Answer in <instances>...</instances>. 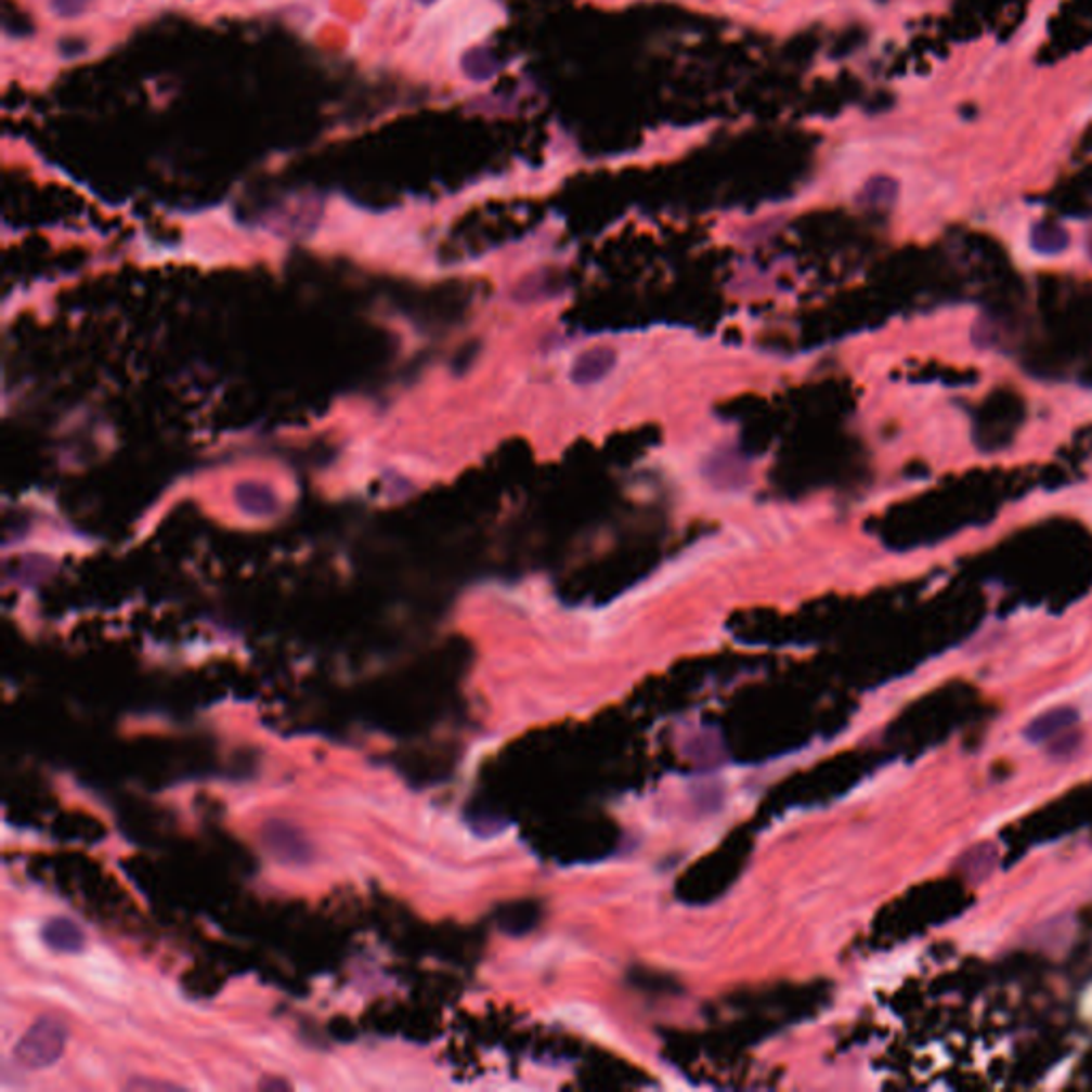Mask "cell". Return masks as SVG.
<instances>
[{
    "label": "cell",
    "instance_id": "obj_1",
    "mask_svg": "<svg viewBox=\"0 0 1092 1092\" xmlns=\"http://www.w3.org/2000/svg\"><path fill=\"white\" fill-rule=\"evenodd\" d=\"M68 1030L65 1023L43 1016L28 1026L13 1048V1058L26 1069H46L58 1063L67 1048Z\"/></svg>",
    "mask_w": 1092,
    "mask_h": 1092
},
{
    "label": "cell",
    "instance_id": "obj_2",
    "mask_svg": "<svg viewBox=\"0 0 1092 1092\" xmlns=\"http://www.w3.org/2000/svg\"><path fill=\"white\" fill-rule=\"evenodd\" d=\"M261 841L275 860L284 864H308L314 858L310 838L284 819H270L261 828Z\"/></svg>",
    "mask_w": 1092,
    "mask_h": 1092
},
{
    "label": "cell",
    "instance_id": "obj_3",
    "mask_svg": "<svg viewBox=\"0 0 1092 1092\" xmlns=\"http://www.w3.org/2000/svg\"><path fill=\"white\" fill-rule=\"evenodd\" d=\"M1078 722H1080L1078 708L1069 706V704H1061V706L1048 708L1041 715L1032 717L1024 726V739L1032 745L1052 743V741L1061 739L1063 734L1071 732L1078 726Z\"/></svg>",
    "mask_w": 1092,
    "mask_h": 1092
},
{
    "label": "cell",
    "instance_id": "obj_4",
    "mask_svg": "<svg viewBox=\"0 0 1092 1092\" xmlns=\"http://www.w3.org/2000/svg\"><path fill=\"white\" fill-rule=\"evenodd\" d=\"M43 944L61 954H77L86 948V933L70 918H52L41 928Z\"/></svg>",
    "mask_w": 1092,
    "mask_h": 1092
},
{
    "label": "cell",
    "instance_id": "obj_5",
    "mask_svg": "<svg viewBox=\"0 0 1092 1092\" xmlns=\"http://www.w3.org/2000/svg\"><path fill=\"white\" fill-rule=\"evenodd\" d=\"M999 862V851L994 845L990 843H979L975 845L973 849H968L962 860H960V869L962 873L971 880V882H984L997 867Z\"/></svg>",
    "mask_w": 1092,
    "mask_h": 1092
},
{
    "label": "cell",
    "instance_id": "obj_6",
    "mask_svg": "<svg viewBox=\"0 0 1092 1092\" xmlns=\"http://www.w3.org/2000/svg\"><path fill=\"white\" fill-rule=\"evenodd\" d=\"M611 361H613V352L609 348H596V350L587 352L585 356H581V361L576 363L574 378L576 380H594L609 369Z\"/></svg>",
    "mask_w": 1092,
    "mask_h": 1092
},
{
    "label": "cell",
    "instance_id": "obj_7",
    "mask_svg": "<svg viewBox=\"0 0 1092 1092\" xmlns=\"http://www.w3.org/2000/svg\"><path fill=\"white\" fill-rule=\"evenodd\" d=\"M464 70L468 77L472 79H489L495 75L497 70V61L493 58V54L489 50H470L466 56H464Z\"/></svg>",
    "mask_w": 1092,
    "mask_h": 1092
},
{
    "label": "cell",
    "instance_id": "obj_8",
    "mask_svg": "<svg viewBox=\"0 0 1092 1092\" xmlns=\"http://www.w3.org/2000/svg\"><path fill=\"white\" fill-rule=\"evenodd\" d=\"M1032 244L1037 250L1043 252H1056L1067 246V235L1061 229H1048V226H1035L1032 231Z\"/></svg>",
    "mask_w": 1092,
    "mask_h": 1092
},
{
    "label": "cell",
    "instance_id": "obj_9",
    "mask_svg": "<svg viewBox=\"0 0 1092 1092\" xmlns=\"http://www.w3.org/2000/svg\"><path fill=\"white\" fill-rule=\"evenodd\" d=\"M94 0H50V9L61 20H73L86 13Z\"/></svg>",
    "mask_w": 1092,
    "mask_h": 1092
},
{
    "label": "cell",
    "instance_id": "obj_10",
    "mask_svg": "<svg viewBox=\"0 0 1092 1092\" xmlns=\"http://www.w3.org/2000/svg\"><path fill=\"white\" fill-rule=\"evenodd\" d=\"M416 2H420V4H433V2H438V0H416Z\"/></svg>",
    "mask_w": 1092,
    "mask_h": 1092
}]
</instances>
